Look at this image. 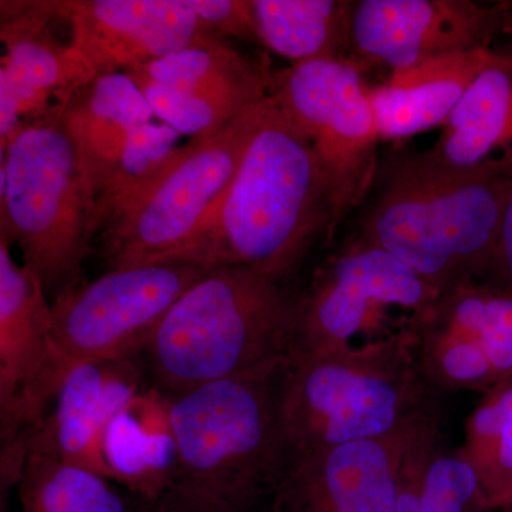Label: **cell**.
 I'll return each instance as SVG.
<instances>
[{
    "label": "cell",
    "mask_w": 512,
    "mask_h": 512,
    "mask_svg": "<svg viewBox=\"0 0 512 512\" xmlns=\"http://www.w3.org/2000/svg\"><path fill=\"white\" fill-rule=\"evenodd\" d=\"M512 191V148L476 165L433 150L379 158L359 207V238L390 252L441 293L480 281L493 258Z\"/></svg>",
    "instance_id": "obj_1"
},
{
    "label": "cell",
    "mask_w": 512,
    "mask_h": 512,
    "mask_svg": "<svg viewBox=\"0 0 512 512\" xmlns=\"http://www.w3.org/2000/svg\"><path fill=\"white\" fill-rule=\"evenodd\" d=\"M335 232L332 195L315 151L271 97L227 194L173 261L239 266L284 284L318 239Z\"/></svg>",
    "instance_id": "obj_2"
},
{
    "label": "cell",
    "mask_w": 512,
    "mask_h": 512,
    "mask_svg": "<svg viewBox=\"0 0 512 512\" xmlns=\"http://www.w3.org/2000/svg\"><path fill=\"white\" fill-rule=\"evenodd\" d=\"M440 406V394L421 375L409 323L363 345L292 357L279 383L288 466L328 448L392 436L441 413Z\"/></svg>",
    "instance_id": "obj_3"
},
{
    "label": "cell",
    "mask_w": 512,
    "mask_h": 512,
    "mask_svg": "<svg viewBox=\"0 0 512 512\" xmlns=\"http://www.w3.org/2000/svg\"><path fill=\"white\" fill-rule=\"evenodd\" d=\"M296 293L239 266L210 269L148 340V365L174 394L284 367L295 342Z\"/></svg>",
    "instance_id": "obj_4"
},
{
    "label": "cell",
    "mask_w": 512,
    "mask_h": 512,
    "mask_svg": "<svg viewBox=\"0 0 512 512\" xmlns=\"http://www.w3.org/2000/svg\"><path fill=\"white\" fill-rule=\"evenodd\" d=\"M285 366L175 394L167 413L175 454L170 491L235 512L271 497L288 466L279 423Z\"/></svg>",
    "instance_id": "obj_5"
},
{
    "label": "cell",
    "mask_w": 512,
    "mask_h": 512,
    "mask_svg": "<svg viewBox=\"0 0 512 512\" xmlns=\"http://www.w3.org/2000/svg\"><path fill=\"white\" fill-rule=\"evenodd\" d=\"M0 153V238L19 248L22 265L55 301L82 284L96 237L79 153L56 113L22 124Z\"/></svg>",
    "instance_id": "obj_6"
},
{
    "label": "cell",
    "mask_w": 512,
    "mask_h": 512,
    "mask_svg": "<svg viewBox=\"0 0 512 512\" xmlns=\"http://www.w3.org/2000/svg\"><path fill=\"white\" fill-rule=\"evenodd\" d=\"M271 97L210 137L178 147L164 170L101 234L109 271L173 261L227 194Z\"/></svg>",
    "instance_id": "obj_7"
},
{
    "label": "cell",
    "mask_w": 512,
    "mask_h": 512,
    "mask_svg": "<svg viewBox=\"0 0 512 512\" xmlns=\"http://www.w3.org/2000/svg\"><path fill=\"white\" fill-rule=\"evenodd\" d=\"M72 363L57 342L52 302L0 238V481L18 484L29 447Z\"/></svg>",
    "instance_id": "obj_8"
},
{
    "label": "cell",
    "mask_w": 512,
    "mask_h": 512,
    "mask_svg": "<svg viewBox=\"0 0 512 512\" xmlns=\"http://www.w3.org/2000/svg\"><path fill=\"white\" fill-rule=\"evenodd\" d=\"M362 70L348 59L292 64L272 73L269 97L308 137L335 208V231L359 210L375 178L376 120Z\"/></svg>",
    "instance_id": "obj_9"
},
{
    "label": "cell",
    "mask_w": 512,
    "mask_h": 512,
    "mask_svg": "<svg viewBox=\"0 0 512 512\" xmlns=\"http://www.w3.org/2000/svg\"><path fill=\"white\" fill-rule=\"evenodd\" d=\"M208 271L185 261L111 269L52 302L57 342L72 366L130 359Z\"/></svg>",
    "instance_id": "obj_10"
},
{
    "label": "cell",
    "mask_w": 512,
    "mask_h": 512,
    "mask_svg": "<svg viewBox=\"0 0 512 512\" xmlns=\"http://www.w3.org/2000/svg\"><path fill=\"white\" fill-rule=\"evenodd\" d=\"M421 375L434 392L485 394L512 380V292L467 281L409 320Z\"/></svg>",
    "instance_id": "obj_11"
},
{
    "label": "cell",
    "mask_w": 512,
    "mask_h": 512,
    "mask_svg": "<svg viewBox=\"0 0 512 512\" xmlns=\"http://www.w3.org/2000/svg\"><path fill=\"white\" fill-rule=\"evenodd\" d=\"M439 295L396 256L357 238L296 293L291 359L353 345L372 313L399 306L414 318Z\"/></svg>",
    "instance_id": "obj_12"
},
{
    "label": "cell",
    "mask_w": 512,
    "mask_h": 512,
    "mask_svg": "<svg viewBox=\"0 0 512 512\" xmlns=\"http://www.w3.org/2000/svg\"><path fill=\"white\" fill-rule=\"evenodd\" d=\"M272 73L218 37L127 72L154 116L192 138L214 136L269 97Z\"/></svg>",
    "instance_id": "obj_13"
},
{
    "label": "cell",
    "mask_w": 512,
    "mask_h": 512,
    "mask_svg": "<svg viewBox=\"0 0 512 512\" xmlns=\"http://www.w3.org/2000/svg\"><path fill=\"white\" fill-rule=\"evenodd\" d=\"M512 2L360 0L350 16V50L392 72L457 53L487 49L510 33Z\"/></svg>",
    "instance_id": "obj_14"
},
{
    "label": "cell",
    "mask_w": 512,
    "mask_h": 512,
    "mask_svg": "<svg viewBox=\"0 0 512 512\" xmlns=\"http://www.w3.org/2000/svg\"><path fill=\"white\" fill-rule=\"evenodd\" d=\"M0 37V148L25 124L46 119L64 106L96 73L72 42L53 35L59 2L2 3Z\"/></svg>",
    "instance_id": "obj_15"
},
{
    "label": "cell",
    "mask_w": 512,
    "mask_h": 512,
    "mask_svg": "<svg viewBox=\"0 0 512 512\" xmlns=\"http://www.w3.org/2000/svg\"><path fill=\"white\" fill-rule=\"evenodd\" d=\"M440 416L383 439L342 444L293 461L271 495V512H397L407 450Z\"/></svg>",
    "instance_id": "obj_16"
},
{
    "label": "cell",
    "mask_w": 512,
    "mask_h": 512,
    "mask_svg": "<svg viewBox=\"0 0 512 512\" xmlns=\"http://www.w3.org/2000/svg\"><path fill=\"white\" fill-rule=\"evenodd\" d=\"M60 12L96 76L127 73L215 37L184 0H60Z\"/></svg>",
    "instance_id": "obj_17"
},
{
    "label": "cell",
    "mask_w": 512,
    "mask_h": 512,
    "mask_svg": "<svg viewBox=\"0 0 512 512\" xmlns=\"http://www.w3.org/2000/svg\"><path fill=\"white\" fill-rule=\"evenodd\" d=\"M138 389L130 359L73 366L29 447L30 456L121 480L111 463L110 431L128 412Z\"/></svg>",
    "instance_id": "obj_18"
},
{
    "label": "cell",
    "mask_w": 512,
    "mask_h": 512,
    "mask_svg": "<svg viewBox=\"0 0 512 512\" xmlns=\"http://www.w3.org/2000/svg\"><path fill=\"white\" fill-rule=\"evenodd\" d=\"M500 57L490 47L443 56L392 72L386 83L367 86L380 141L444 127L468 86Z\"/></svg>",
    "instance_id": "obj_19"
},
{
    "label": "cell",
    "mask_w": 512,
    "mask_h": 512,
    "mask_svg": "<svg viewBox=\"0 0 512 512\" xmlns=\"http://www.w3.org/2000/svg\"><path fill=\"white\" fill-rule=\"evenodd\" d=\"M56 114L77 148L94 202L113 177L131 134L156 117L124 72L94 77Z\"/></svg>",
    "instance_id": "obj_20"
},
{
    "label": "cell",
    "mask_w": 512,
    "mask_h": 512,
    "mask_svg": "<svg viewBox=\"0 0 512 512\" xmlns=\"http://www.w3.org/2000/svg\"><path fill=\"white\" fill-rule=\"evenodd\" d=\"M512 148V55L478 74L431 150L454 167H476Z\"/></svg>",
    "instance_id": "obj_21"
},
{
    "label": "cell",
    "mask_w": 512,
    "mask_h": 512,
    "mask_svg": "<svg viewBox=\"0 0 512 512\" xmlns=\"http://www.w3.org/2000/svg\"><path fill=\"white\" fill-rule=\"evenodd\" d=\"M258 43L292 64L346 59L353 3L346 0H251Z\"/></svg>",
    "instance_id": "obj_22"
},
{
    "label": "cell",
    "mask_w": 512,
    "mask_h": 512,
    "mask_svg": "<svg viewBox=\"0 0 512 512\" xmlns=\"http://www.w3.org/2000/svg\"><path fill=\"white\" fill-rule=\"evenodd\" d=\"M457 450L476 471L491 510L512 511V380L483 394Z\"/></svg>",
    "instance_id": "obj_23"
},
{
    "label": "cell",
    "mask_w": 512,
    "mask_h": 512,
    "mask_svg": "<svg viewBox=\"0 0 512 512\" xmlns=\"http://www.w3.org/2000/svg\"><path fill=\"white\" fill-rule=\"evenodd\" d=\"M18 512H130L107 478L30 456L19 481Z\"/></svg>",
    "instance_id": "obj_24"
},
{
    "label": "cell",
    "mask_w": 512,
    "mask_h": 512,
    "mask_svg": "<svg viewBox=\"0 0 512 512\" xmlns=\"http://www.w3.org/2000/svg\"><path fill=\"white\" fill-rule=\"evenodd\" d=\"M180 138L173 127L153 121L131 134L113 177L94 202L96 235L150 187L178 150Z\"/></svg>",
    "instance_id": "obj_25"
},
{
    "label": "cell",
    "mask_w": 512,
    "mask_h": 512,
    "mask_svg": "<svg viewBox=\"0 0 512 512\" xmlns=\"http://www.w3.org/2000/svg\"><path fill=\"white\" fill-rule=\"evenodd\" d=\"M416 512H493L476 471L458 453L441 444L431 460Z\"/></svg>",
    "instance_id": "obj_26"
},
{
    "label": "cell",
    "mask_w": 512,
    "mask_h": 512,
    "mask_svg": "<svg viewBox=\"0 0 512 512\" xmlns=\"http://www.w3.org/2000/svg\"><path fill=\"white\" fill-rule=\"evenodd\" d=\"M208 32L218 39H256L251 0H184Z\"/></svg>",
    "instance_id": "obj_27"
},
{
    "label": "cell",
    "mask_w": 512,
    "mask_h": 512,
    "mask_svg": "<svg viewBox=\"0 0 512 512\" xmlns=\"http://www.w3.org/2000/svg\"><path fill=\"white\" fill-rule=\"evenodd\" d=\"M480 281L512 292V191L505 207L493 258Z\"/></svg>",
    "instance_id": "obj_28"
},
{
    "label": "cell",
    "mask_w": 512,
    "mask_h": 512,
    "mask_svg": "<svg viewBox=\"0 0 512 512\" xmlns=\"http://www.w3.org/2000/svg\"><path fill=\"white\" fill-rule=\"evenodd\" d=\"M144 512H235L227 508L214 507V505L195 503L168 491L165 497L158 500L150 510Z\"/></svg>",
    "instance_id": "obj_29"
},
{
    "label": "cell",
    "mask_w": 512,
    "mask_h": 512,
    "mask_svg": "<svg viewBox=\"0 0 512 512\" xmlns=\"http://www.w3.org/2000/svg\"><path fill=\"white\" fill-rule=\"evenodd\" d=\"M510 33L512 35V20H511V26H510Z\"/></svg>",
    "instance_id": "obj_30"
},
{
    "label": "cell",
    "mask_w": 512,
    "mask_h": 512,
    "mask_svg": "<svg viewBox=\"0 0 512 512\" xmlns=\"http://www.w3.org/2000/svg\"><path fill=\"white\" fill-rule=\"evenodd\" d=\"M508 512H512V511H508Z\"/></svg>",
    "instance_id": "obj_31"
}]
</instances>
